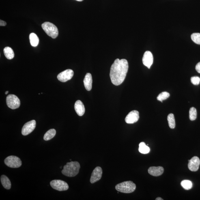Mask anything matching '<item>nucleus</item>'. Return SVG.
<instances>
[{
	"instance_id": "f257e3e1",
	"label": "nucleus",
	"mask_w": 200,
	"mask_h": 200,
	"mask_svg": "<svg viewBox=\"0 0 200 200\" xmlns=\"http://www.w3.org/2000/svg\"><path fill=\"white\" fill-rule=\"evenodd\" d=\"M129 68L128 61L125 59H117L112 65L110 77L113 85H120L126 77Z\"/></svg>"
},
{
	"instance_id": "f03ea898",
	"label": "nucleus",
	"mask_w": 200,
	"mask_h": 200,
	"mask_svg": "<svg viewBox=\"0 0 200 200\" xmlns=\"http://www.w3.org/2000/svg\"><path fill=\"white\" fill-rule=\"evenodd\" d=\"M80 167V164L78 162H68L63 167L62 173L66 177H74L79 173Z\"/></svg>"
},
{
	"instance_id": "7ed1b4c3",
	"label": "nucleus",
	"mask_w": 200,
	"mask_h": 200,
	"mask_svg": "<svg viewBox=\"0 0 200 200\" xmlns=\"http://www.w3.org/2000/svg\"><path fill=\"white\" fill-rule=\"evenodd\" d=\"M136 188V185L131 181H125L117 184L115 186L117 191L126 194L132 193Z\"/></svg>"
},
{
	"instance_id": "20e7f679",
	"label": "nucleus",
	"mask_w": 200,
	"mask_h": 200,
	"mask_svg": "<svg viewBox=\"0 0 200 200\" xmlns=\"http://www.w3.org/2000/svg\"><path fill=\"white\" fill-rule=\"evenodd\" d=\"M42 27L46 34L52 38L55 39L58 35L57 28L53 24L49 22H45L42 24Z\"/></svg>"
},
{
	"instance_id": "39448f33",
	"label": "nucleus",
	"mask_w": 200,
	"mask_h": 200,
	"mask_svg": "<svg viewBox=\"0 0 200 200\" xmlns=\"http://www.w3.org/2000/svg\"><path fill=\"white\" fill-rule=\"evenodd\" d=\"M4 162L6 165L11 168H19L22 164L20 159L15 156L7 157L5 160Z\"/></svg>"
},
{
	"instance_id": "423d86ee",
	"label": "nucleus",
	"mask_w": 200,
	"mask_h": 200,
	"mask_svg": "<svg viewBox=\"0 0 200 200\" xmlns=\"http://www.w3.org/2000/svg\"><path fill=\"white\" fill-rule=\"evenodd\" d=\"M6 104L8 107L15 109L20 107V102L18 97L14 95H9L6 97Z\"/></svg>"
},
{
	"instance_id": "0eeeda50",
	"label": "nucleus",
	"mask_w": 200,
	"mask_h": 200,
	"mask_svg": "<svg viewBox=\"0 0 200 200\" xmlns=\"http://www.w3.org/2000/svg\"><path fill=\"white\" fill-rule=\"evenodd\" d=\"M50 186L55 190L60 191H65L68 190L69 186L67 183L60 180H54L50 182Z\"/></svg>"
},
{
	"instance_id": "6e6552de",
	"label": "nucleus",
	"mask_w": 200,
	"mask_h": 200,
	"mask_svg": "<svg viewBox=\"0 0 200 200\" xmlns=\"http://www.w3.org/2000/svg\"><path fill=\"white\" fill-rule=\"evenodd\" d=\"M36 126V121L32 120L26 123L22 130V134L24 136H27L31 134L35 130Z\"/></svg>"
},
{
	"instance_id": "1a4fd4ad",
	"label": "nucleus",
	"mask_w": 200,
	"mask_h": 200,
	"mask_svg": "<svg viewBox=\"0 0 200 200\" xmlns=\"http://www.w3.org/2000/svg\"><path fill=\"white\" fill-rule=\"evenodd\" d=\"M74 74L73 70L68 69L59 74L57 76V78L60 81L65 82L71 79Z\"/></svg>"
},
{
	"instance_id": "9d476101",
	"label": "nucleus",
	"mask_w": 200,
	"mask_h": 200,
	"mask_svg": "<svg viewBox=\"0 0 200 200\" xmlns=\"http://www.w3.org/2000/svg\"><path fill=\"white\" fill-rule=\"evenodd\" d=\"M102 175V168L98 166L93 170L90 179V182L91 184L98 182L101 178Z\"/></svg>"
},
{
	"instance_id": "9b49d317",
	"label": "nucleus",
	"mask_w": 200,
	"mask_h": 200,
	"mask_svg": "<svg viewBox=\"0 0 200 200\" xmlns=\"http://www.w3.org/2000/svg\"><path fill=\"white\" fill-rule=\"evenodd\" d=\"M139 118V112L136 110H134L130 112L126 116L125 121L128 124H133L137 122Z\"/></svg>"
},
{
	"instance_id": "f8f14e48",
	"label": "nucleus",
	"mask_w": 200,
	"mask_h": 200,
	"mask_svg": "<svg viewBox=\"0 0 200 200\" xmlns=\"http://www.w3.org/2000/svg\"><path fill=\"white\" fill-rule=\"evenodd\" d=\"M188 161V167L190 171L196 172L198 170L200 164V160L198 157L194 156Z\"/></svg>"
},
{
	"instance_id": "ddd939ff",
	"label": "nucleus",
	"mask_w": 200,
	"mask_h": 200,
	"mask_svg": "<svg viewBox=\"0 0 200 200\" xmlns=\"http://www.w3.org/2000/svg\"><path fill=\"white\" fill-rule=\"evenodd\" d=\"M154 61V57L152 54L149 51L145 52L144 54L143 62L144 65L149 69H150L153 64Z\"/></svg>"
},
{
	"instance_id": "4468645a",
	"label": "nucleus",
	"mask_w": 200,
	"mask_h": 200,
	"mask_svg": "<svg viewBox=\"0 0 200 200\" xmlns=\"http://www.w3.org/2000/svg\"><path fill=\"white\" fill-rule=\"evenodd\" d=\"M148 172L149 174L153 176L158 177L161 175L163 173L164 169L161 166H152L149 168Z\"/></svg>"
},
{
	"instance_id": "2eb2a0df",
	"label": "nucleus",
	"mask_w": 200,
	"mask_h": 200,
	"mask_svg": "<svg viewBox=\"0 0 200 200\" xmlns=\"http://www.w3.org/2000/svg\"><path fill=\"white\" fill-rule=\"evenodd\" d=\"M74 109L79 116H82L85 113V108L83 103L80 100L76 101L74 104Z\"/></svg>"
},
{
	"instance_id": "dca6fc26",
	"label": "nucleus",
	"mask_w": 200,
	"mask_h": 200,
	"mask_svg": "<svg viewBox=\"0 0 200 200\" xmlns=\"http://www.w3.org/2000/svg\"><path fill=\"white\" fill-rule=\"evenodd\" d=\"M84 86L87 91H91L92 88V78L91 74L87 73L83 80Z\"/></svg>"
},
{
	"instance_id": "f3484780",
	"label": "nucleus",
	"mask_w": 200,
	"mask_h": 200,
	"mask_svg": "<svg viewBox=\"0 0 200 200\" xmlns=\"http://www.w3.org/2000/svg\"><path fill=\"white\" fill-rule=\"evenodd\" d=\"M1 181L2 185L6 189H9L11 188V184L10 180L6 176H1Z\"/></svg>"
},
{
	"instance_id": "a211bd4d",
	"label": "nucleus",
	"mask_w": 200,
	"mask_h": 200,
	"mask_svg": "<svg viewBox=\"0 0 200 200\" xmlns=\"http://www.w3.org/2000/svg\"><path fill=\"white\" fill-rule=\"evenodd\" d=\"M4 53L8 59H12L14 57V53L12 49L9 47H6L3 50Z\"/></svg>"
},
{
	"instance_id": "6ab92c4d",
	"label": "nucleus",
	"mask_w": 200,
	"mask_h": 200,
	"mask_svg": "<svg viewBox=\"0 0 200 200\" xmlns=\"http://www.w3.org/2000/svg\"><path fill=\"white\" fill-rule=\"evenodd\" d=\"M30 42L32 46L36 47L38 45L39 39L38 36L35 33H32L29 35Z\"/></svg>"
},
{
	"instance_id": "aec40b11",
	"label": "nucleus",
	"mask_w": 200,
	"mask_h": 200,
	"mask_svg": "<svg viewBox=\"0 0 200 200\" xmlns=\"http://www.w3.org/2000/svg\"><path fill=\"white\" fill-rule=\"evenodd\" d=\"M56 131L55 129H52L48 131L45 134L44 139L45 141H48L51 139L56 135Z\"/></svg>"
},
{
	"instance_id": "412c9836",
	"label": "nucleus",
	"mask_w": 200,
	"mask_h": 200,
	"mask_svg": "<svg viewBox=\"0 0 200 200\" xmlns=\"http://www.w3.org/2000/svg\"><path fill=\"white\" fill-rule=\"evenodd\" d=\"M139 152L141 154H146L150 152V149L144 142H141L139 144Z\"/></svg>"
},
{
	"instance_id": "4be33fe9",
	"label": "nucleus",
	"mask_w": 200,
	"mask_h": 200,
	"mask_svg": "<svg viewBox=\"0 0 200 200\" xmlns=\"http://www.w3.org/2000/svg\"><path fill=\"white\" fill-rule=\"evenodd\" d=\"M168 124L170 128L174 129L175 127V121L173 114L170 113L168 115L167 117Z\"/></svg>"
},
{
	"instance_id": "5701e85b",
	"label": "nucleus",
	"mask_w": 200,
	"mask_h": 200,
	"mask_svg": "<svg viewBox=\"0 0 200 200\" xmlns=\"http://www.w3.org/2000/svg\"><path fill=\"white\" fill-rule=\"evenodd\" d=\"M181 185L186 190H190L192 188L193 184L191 181L189 180H183L181 182Z\"/></svg>"
},
{
	"instance_id": "b1692460",
	"label": "nucleus",
	"mask_w": 200,
	"mask_h": 200,
	"mask_svg": "<svg viewBox=\"0 0 200 200\" xmlns=\"http://www.w3.org/2000/svg\"><path fill=\"white\" fill-rule=\"evenodd\" d=\"M189 119L190 120H195L197 117V111L196 108L194 107L190 108L189 112Z\"/></svg>"
},
{
	"instance_id": "393cba45",
	"label": "nucleus",
	"mask_w": 200,
	"mask_h": 200,
	"mask_svg": "<svg viewBox=\"0 0 200 200\" xmlns=\"http://www.w3.org/2000/svg\"><path fill=\"white\" fill-rule=\"evenodd\" d=\"M169 96L170 94L169 93L166 92V91H164L159 95L157 99L158 100L162 102L163 101L169 98Z\"/></svg>"
},
{
	"instance_id": "a878e982",
	"label": "nucleus",
	"mask_w": 200,
	"mask_h": 200,
	"mask_svg": "<svg viewBox=\"0 0 200 200\" xmlns=\"http://www.w3.org/2000/svg\"><path fill=\"white\" fill-rule=\"evenodd\" d=\"M191 38L192 40L195 44L200 45V33H193L191 35Z\"/></svg>"
},
{
	"instance_id": "bb28decb",
	"label": "nucleus",
	"mask_w": 200,
	"mask_h": 200,
	"mask_svg": "<svg viewBox=\"0 0 200 200\" xmlns=\"http://www.w3.org/2000/svg\"><path fill=\"white\" fill-rule=\"evenodd\" d=\"M191 83L194 85H199L200 82V78L198 76H194L190 79Z\"/></svg>"
},
{
	"instance_id": "cd10ccee",
	"label": "nucleus",
	"mask_w": 200,
	"mask_h": 200,
	"mask_svg": "<svg viewBox=\"0 0 200 200\" xmlns=\"http://www.w3.org/2000/svg\"><path fill=\"white\" fill-rule=\"evenodd\" d=\"M195 69L198 73L200 74V62L198 63L196 65Z\"/></svg>"
},
{
	"instance_id": "c85d7f7f",
	"label": "nucleus",
	"mask_w": 200,
	"mask_h": 200,
	"mask_svg": "<svg viewBox=\"0 0 200 200\" xmlns=\"http://www.w3.org/2000/svg\"><path fill=\"white\" fill-rule=\"evenodd\" d=\"M6 25V22L3 20H0V26H5Z\"/></svg>"
},
{
	"instance_id": "c756f323",
	"label": "nucleus",
	"mask_w": 200,
	"mask_h": 200,
	"mask_svg": "<svg viewBox=\"0 0 200 200\" xmlns=\"http://www.w3.org/2000/svg\"><path fill=\"white\" fill-rule=\"evenodd\" d=\"M164 199H162V198L160 197L157 198L156 199V200H163Z\"/></svg>"
},
{
	"instance_id": "7c9ffc66",
	"label": "nucleus",
	"mask_w": 200,
	"mask_h": 200,
	"mask_svg": "<svg viewBox=\"0 0 200 200\" xmlns=\"http://www.w3.org/2000/svg\"><path fill=\"white\" fill-rule=\"evenodd\" d=\"M8 92H9V91H6V92H5V94H6V95H7V93H8Z\"/></svg>"
},
{
	"instance_id": "2f4dec72",
	"label": "nucleus",
	"mask_w": 200,
	"mask_h": 200,
	"mask_svg": "<svg viewBox=\"0 0 200 200\" xmlns=\"http://www.w3.org/2000/svg\"><path fill=\"white\" fill-rule=\"evenodd\" d=\"M76 1H79V2H81L83 1V0H76Z\"/></svg>"
},
{
	"instance_id": "473e14b6",
	"label": "nucleus",
	"mask_w": 200,
	"mask_h": 200,
	"mask_svg": "<svg viewBox=\"0 0 200 200\" xmlns=\"http://www.w3.org/2000/svg\"><path fill=\"white\" fill-rule=\"evenodd\" d=\"M62 168V166H61V167H60V168Z\"/></svg>"
}]
</instances>
